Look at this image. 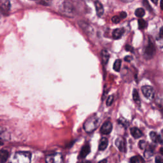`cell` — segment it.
I'll return each mask as SVG.
<instances>
[{
    "mask_svg": "<svg viewBox=\"0 0 163 163\" xmlns=\"http://www.w3.org/2000/svg\"><path fill=\"white\" fill-rule=\"evenodd\" d=\"M31 154L29 152H17L15 155L13 161L15 163H29L31 161Z\"/></svg>",
    "mask_w": 163,
    "mask_h": 163,
    "instance_id": "obj_1",
    "label": "cell"
},
{
    "mask_svg": "<svg viewBox=\"0 0 163 163\" xmlns=\"http://www.w3.org/2000/svg\"><path fill=\"white\" fill-rule=\"evenodd\" d=\"M98 124L99 121L98 118L91 117L85 122L83 125L84 129L87 133H90V132L93 131L97 128Z\"/></svg>",
    "mask_w": 163,
    "mask_h": 163,
    "instance_id": "obj_2",
    "label": "cell"
},
{
    "mask_svg": "<svg viewBox=\"0 0 163 163\" xmlns=\"http://www.w3.org/2000/svg\"><path fill=\"white\" fill-rule=\"evenodd\" d=\"M142 91L144 96L149 100L154 99L155 96V91L150 85H144L142 87Z\"/></svg>",
    "mask_w": 163,
    "mask_h": 163,
    "instance_id": "obj_3",
    "label": "cell"
},
{
    "mask_svg": "<svg viewBox=\"0 0 163 163\" xmlns=\"http://www.w3.org/2000/svg\"><path fill=\"white\" fill-rule=\"evenodd\" d=\"M156 48H155L154 44L150 40L149 44L146 46L145 50V56L147 58H152L156 54Z\"/></svg>",
    "mask_w": 163,
    "mask_h": 163,
    "instance_id": "obj_4",
    "label": "cell"
},
{
    "mask_svg": "<svg viewBox=\"0 0 163 163\" xmlns=\"http://www.w3.org/2000/svg\"><path fill=\"white\" fill-rule=\"evenodd\" d=\"M46 163H63V159L60 154H55L50 155L46 157Z\"/></svg>",
    "mask_w": 163,
    "mask_h": 163,
    "instance_id": "obj_5",
    "label": "cell"
},
{
    "mask_svg": "<svg viewBox=\"0 0 163 163\" xmlns=\"http://www.w3.org/2000/svg\"><path fill=\"white\" fill-rule=\"evenodd\" d=\"M112 130V124L110 122H105L101 128V133L103 135H108L111 133Z\"/></svg>",
    "mask_w": 163,
    "mask_h": 163,
    "instance_id": "obj_6",
    "label": "cell"
},
{
    "mask_svg": "<svg viewBox=\"0 0 163 163\" xmlns=\"http://www.w3.org/2000/svg\"><path fill=\"white\" fill-rule=\"evenodd\" d=\"M115 145L120 152H126V143L124 139L122 138H118L115 141Z\"/></svg>",
    "mask_w": 163,
    "mask_h": 163,
    "instance_id": "obj_7",
    "label": "cell"
},
{
    "mask_svg": "<svg viewBox=\"0 0 163 163\" xmlns=\"http://www.w3.org/2000/svg\"><path fill=\"white\" fill-rule=\"evenodd\" d=\"M94 6L97 15L98 17H102L104 13V8L102 3L99 1H96L94 2Z\"/></svg>",
    "mask_w": 163,
    "mask_h": 163,
    "instance_id": "obj_8",
    "label": "cell"
},
{
    "mask_svg": "<svg viewBox=\"0 0 163 163\" xmlns=\"http://www.w3.org/2000/svg\"><path fill=\"white\" fill-rule=\"evenodd\" d=\"M90 152H91V147L88 144L85 145L84 146H82V148L80 150V152L79 154V158H81V159L85 158L90 153Z\"/></svg>",
    "mask_w": 163,
    "mask_h": 163,
    "instance_id": "obj_9",
    "label": "cell"
},
{
    "mask_svg": "<svg viewBox=\"0 0 163 163\" xmlns=\"http://www.w3.org/2000/svg\"><path fill=\"white\" fill-rule=\"evenodd\" d=\"M124 32H125V29L124 28L115 29L113 31L112 36L115 40H119L122 36Z\"/></svg>",
    "mask_w": 163,
    "mask_h": 163,
    "instance_id": "obj_10",
    "label": "cell"
},
{
    "mask_svg": "<svg viewBox=\"0 0 163 163\" xmlns=\"http://www.w3.org/2000/svg\"><path fill=\"white\" fill-rule=\"evenodd\" d=\"M150 136L152 141L154 143H162L163 142L161 136L157 133H155V132H151V133H150Z\"/></svg>",
    "mask_w": 163,
    "mask_h": 163,
    "instance_id": "obj_11",
    "label": "cell"
},
{
    "mask_svg": "<svg viewBox=\"0 0 163 163\" xmlns=\"http://www.w3.org/2000/svg\"><path fill=\"white\" fill-rule=\"evenodd\" d=\"M101 56H102V63L104 65H106L110 59V54L108 53V52L106 50L103 49L102 50V52H101Z\"/></svg>",
    "mask_w": 163,
    "mask_h": 163,
    "instance_id": "obj_12",
    "label": "cell"
},
{
    "mask_svg": "<svg viewBox=\"0 0 163 163\" xmlns=\"http://www.w3.org/2000/svg\"><path fill=\"white\" fill-rule=\"evenodd\" d=\"M2 10L5 13H7L10 9V3L9 0H3L2 2Z\"/></svg>",
    "mask_w": 163,
    "mask_h": 163,
    "instance_id": "obj_13",
    "label": "cell"
},
{
    "mask_svg": "<svg viewBox=\"0 0 163 163\" xmlns=\"http://www.w3.org/2000/svg\"><path fill=\"white\" fill-rule=\"evenodd\" d=\"M130 131H131V135L133 136L135 139H138L139 138H140L143 135L142 131L136 128H132Z\"/></svg>",
    "mask_w": 163,
    "mask_h": 163,
    "instance_id": "obj_14",
    "label": "cell"
},
{
    "mask_svg": "<svg viewBox=\"0 0 163 163\" xmlns=\"http://www.w3.org/2000/svg\"><path fill=\"white\" fill-rule=\"evenodd\" d=\"M9 156V153L6 150H2L0 152V162L1 163L5 162Z\"/></svg>",
    "mask_w": 163,
    "mask_h": 163,
    "instance_id": "obj_15",
    "label": "cell"
},
{
    "mask_svg": "<svg viewBox=\"0 0 163 163\" xmlns=\"http://www.w3.org/2000/svg\"><path fill=\"white\" fill-rule=\"evenodd\" d=\"M108 139L106 138H102L100 140L99 145V150H104L106 149L108 146Z\"/></svg>",
    "mask_w": 163,
    "mask_h": 163,
    "instance_id": "obj_16",
    "label": "cell"
},
{
    "mask_svg": "<svg viewBox=\"0 0 163 163\" xmlns=\"http://www.w3.org/2000/svg\"><path fill=\"white\" fill-rule=\"evenodd\" d=\"M113 68L115 72H119L120 70V68H121V60L120 59L116 60L113 64Z\"/></svg>",
    "mask_w": 163,
    "mask_h": 163,
    "instance_id": "obj_17",
    "label": "cell"
},
{
    "mask_svg": "<svg viewBox=\"0 0 163 163\" xmlns=\"http://www.w3.org/2000/svg\"><path fill=\"white\" fill-rule=\"evenodd\" d=\"M145 10L143 9H142V8H139V9H137L135 10L136 16L138 17H139V18L143 17L145 15Z\"/></svg>",
    "mask_w": 163,
    "mask_h": 163,
    "instance_id": "obj_18",
    "label": "cell"
},
{
    "mask_svg": "<svg viewBox=\"0 0 163 163\" xmlns=\"http://www.w3.org/2000/svg\"><path fill=\"white\" fill-rule=\"evenodd\" d=\"M138 27H139V29H145L147 27L146 22L142 19H139L138 20Z\"/></svg>",
    "mask_w": 163,
    "mask_h": 163,
    "instance_id": "obj_19",
    "label": "cell"
},
{
    "mask_svg": "<svg viewBox=\"0 0 163 163\" xmlns=\"http://www.w3.org/2000/svg\"><path fill=\"white\" fill-rule=\"evenodd\" d=\"M133 98L134 101L136 103H138V104L140 103V99H139L138 92V91L136 89H134V91H133Z\"/></svg>",
    "mask_w": 163,
    "mask_h": 163,
    "instance_id": "obj_20",
    "label": "cell"
},
{
    "mask_svg": "<svg viewBox=\"0 0 163 163\" xmlns=\"http://www.w3.org/2000/svg\"><path fill=\"white\" fill-rule=\"evenodd\" d=\"M112 22L114 23V24H118V23H119L120 21V17L117 16V15H115V16L112 17Z\"/></svg>",
    "mask_w": 163,
    "mask_h": 163,
    "instance_id": "obj_21",
    "label": "cell"
},
{
    "mask_svg": "<svg viewBox=\"0 0 163 163\" xmlns=\"http://www.w3.org/2000/svg\"><path fill=\"white\" fill-rule=\"evenodd\" d=\"M113 96H110L109 97L107 98L106 105L108 106L112 105V104L113 103Z\"/></svg>",
    "mask_w": 163,
    "mask_h": 163,
    "instance_id": "obj_22",
    "label": "cell"
},
{
    "mask_svg": "<svg viewBox=\"0 0 163 163\" xmlns=\"http://www.w3.org/2000/svg\"><path fill=\"white\" fill-rule=\"evenodd\" d=\"M145 157H146V158H149L150 157H151L152 155H153V152L150 150H146L145 152Z\"/></svg>",
    "mask_w": 163,
    "mask_h": 163,
    "instance_id": "obj_23",
    "label": "cell"
},
{
    "mask_svg": "<svg viewBox=\"0 0 163 163\" xmlns=\"http://www.w3.org/2000/svg\"><path fill=\"white\" fill-rule=\"evenodd\" d=\"M143 5L145 6V7L146 8V9L147 10H152L151 6L149 5V2H147V0H143Z\"/></svg>",
    "mask_w": 163,
    "mask_h": 163,
    "instance_id": "obj_24",
    "label": "cell"
},
{
    "mask_svg": "<svg viewBox=\"0 0 163 163\" xmlns=\"http://www.w3.org/2000/svg\"><path fill=\"white\" fill-rule=\"evenodd\" d=\"M130 163H139V159L137 156H134L131 158Z\"/></svg>",
    "mask_w": 163,
    "mask_h": 163,
    "instance_id": "obj_25",
    "label": "cell"
},
{
    "mask_svg": "<svg viewBox=\"0 0 163 163\" xmlns=\"http://www.w3.org/2000/svg\"><path fill=\"white\" fill-rule=\"evenodd\" d=\"M163 39V26L161 28L160 30H159V36L157 38V40H162Z\"/></svg>",
    "mask_w": 163,
    "mask_h": 163,
    "instance_id": "obj_26",
    "label": "cell"
},
{
    "mask_svg": "<svg viewBox=\"0 0 163 163\" xmlns=\"http://www.w3.org/2000/svg\"><path fill=\"white\" fill-rule=\"evenodd\" d=\"M145 145H146V142L144 140H142L139 142V146L141 149H143L144 148H145Z\"/></svg>",
    "mask_w": 163,
    "mask_h": 163,
    "instance_id": "obj_27",
    "label": "cell"
},
{
    "mask_svg": "<svg viewBox=\"0 0 163 163\" xmlns=\"http://www.w3.org/2000/svg\"><path fill=\"white\" fill-rule=\"evenodd\" d=\"M127 17V13L125 12H122L120 13V18L125 19Z\"/></svg>",
    "mask_w": 163,
    "mask_h": 163,
    "instance_id": "obj_28",
    "label": "cell"
},
{
    "mask_svg": "<svg viewBox=\"0 0 163 163\" xmlns=\"http://www.w3.org/2000/svg\"><path fill=\"white\" fill-rule=\"evenodd\" d=\"M155 162L156 163H163V159L160 157H157L155 159Z\"/></svg>",
    "mask_w": 163,
    "mask_h": 163,
    "instance_id": "obj_29",
    "label": "cell"
},
{
    "mask_svg": "<svg viewBox=\"0 0 163 163\" xmlns=\"http://www.w3.org/2000/svg\"><path fill=\"white\" fill-rule=\"evenodd\" d=\"M125 48H126V50L127 51H129V52H133V48L132 47V46L131 45H127L126 46Z\"/></svg>",
    "mask_w": 163,
    "mask_h": 163,
    "instance_id": "obj_30",
    "label": "cell"
},
{
    "mask_svg": "<svg viewBox=\"0 0 163 163\" xmlns=\"http://www.w3.org/2000/svg\"><path fill=\"white\" fill-rule=\"evenodd\" d=\"M124 60H125L126 62H130L132 61V57L130 56H128L124 57Z\"/></svg>",
    "mask_w": 163,
    "mask_h": 163,
    "instance_id": "obj_31",
    "label": "cell"
},
{
    "mask_svg": "<svg viewBox=\"0 0 163 163\" xmlns=\"http://www.w3.org/2000/svg\"><path fill=\"white\" fill-rule=\"evenodd\" d=\"M121 1L123 2H125V3H129V2L134 1V0H121Z\"/></svg>",
    "mask_w": 163,
    "mask_h": 163,
    "instance_id": "obj_32",
    "label": "cell"
},
{
    "mask_svg": "<svg viewBox=\"0 0 163 163\" xmlns=\"http://www.w3.org/2000/svg\"><path fill=\"white\" fill-rule=\"evenodd\" d=\"M98 163H107V159H103L102 161H100Z\"/></svg>",
    "mask_w": 163,
    "mask_h": 163,
    "instance_id": "obj_33",
    "label": "cell"
},
{
    "mask_svg": "<svg viewBox=\"0 0 163 163\" xmlns=\"http://www.w3.org/2000/svg\"><path fill=\"white\" fill-rule=\"evenodd\" d=\"M160 6H161V9L163 10V0H161V1Z\"/></svg>",
    "mask_w": 163,
    "mask_h": 163,
    "instance_id": "obj_34",
    "label": "cell"
},
{
    "mask_svg": "<svg viewBox=\"0 0 163 163\" xmlns=\"http://www.w3.org/2000/svg\"><path fill=\"white\" fill-rule=\"evenodd\" d=\"M151 1L154 3V4H157V2H158V0H151Z\"/></svg>",
    "mask_w": 163,
    "mask_h": 163,
    "instance_id": "obj_35",
    "label": "cell"
},
{
    "mask_svg": "<svg viewBox=\"0 0 163 163\" xmlns=\"http://www.w3.org/2000/svg\"><path fill=\"white\" fill-rule=\"evenodd\" d=\"M160 151H161V153L163 154V149H161L160 150Z\"/></svg>",
    "mask_w": 163,
    "mask_h": 163,
    "instance_id": "obj_36",
    "label": "cell"
},
{
    "mask_svg": "<svg viewBox=\"0 0 163 163\" xmlns=\"http://www.w3.org/2000/svg\"><path fill=\"white\" fill-rule=\"evenodd\" d=\"M88 162H80V163H87Z\"/></svg>",
    "mask_w": 163,
    "mask_h": 163,
    "instance_id": "obj_37",
    "label": "cell"
}]
</instances>
